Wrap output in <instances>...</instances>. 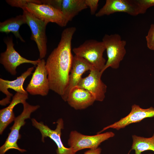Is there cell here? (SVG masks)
<instances>
[{"label": "cell", "instance_id": "6da1fadb", "mask_svg": "<svg viewBox=\"0 0 154 154\" xmlns=\"http://www.w3.org/2000/svg\"><path fill=\"white\" fill-rule=\"evenodd\" d=\"M76 30V27H72L62 31L57 47L46 62L50 89L61 98L68 85L73 57L71 52L72 40Z\"/></svg>", "mask_w": 154, "mask_h": 154}, {"label": "cell", "instance_id": "603a6c76", "mask_svg": "<svg viewBox=\"0 0 154 154\" xmlns=\"http://www.w3.org/2000/svg\"><path fill=\"white\" fill-rule=\"evenodd\" d=\"M85 3L90 10L91 15H94L96 14V12L98 6V0H85Z\"/></svg>", "mask_w": 154, "mask_h": 154}, {"label": "cell", "instance_id": "cb8c5ba5", "mask_svg": "<svg viewBox=\"0 0 154 154\" xmlns=\"http://www.w3.org/2000/svg\"><path fill=\"white\" fill-rule=\"evenodd\" d=\"M29 0H7L6 2L12 7L24 8Z\"/></svg>", "mask_w": 154, "mask_h": 154}, {"label": "cell", "instance_id": "ac0fdd59", "mask_svg": "<svg viewBox=\"0 0 154 154\" xmlns=\"http://www.w3.org/2000/svg\"><path fill=\"white\" fill-rule=\"evenodd\" d=\"M85 0H62L61 11L63 27L82 10L87 8Z\"/></svg>", "mask_w": 154, "mask_h": 154}, {"label": "cell", "instance_id": "30bf717a", "mask_svg": "<svg viewBox=\"0 0 154 154\" xmlns=\"http://www.w3.org/2000/svg\"><path fill=\"white\" fill-rule=\"evenodd\" d=\"M46 63L43 59H40L26 88V91L31 95L46 96L50 90Z\"/></svg>", "mask_w": 154, "mask_h": 154}, {"label": "cell", "instance_id": "7402d4cb", "mask_svg": "<svg viewBox=\"0 0 154 154\" xmlns=\"http://www.w3.org/2000/svg\"><path fill=\"white\" fill-rule=\"evenodd\" d=\"M145 38L147 47L154 50V23L151 25Z\"/></svg>", "mask_w": 154, "mask_h": 154}, {"label": "cell", "instance_id": "8fae6325", "mask_svg": "<svg viewBox=\"0 0 154 154\" xmlns=\"http://www.w3.org/2000/svg\"><path fill=\"white\" fill-rule=\"evenodd\" d=\"M102 73L94 68L88 76L81 78L77 86L89 91L96 101L100 102L104 100L107 88L106 85L101 79Z\"/></svg>", "mask_w": 154, "mask_h": 154}, {"label": "cell", "instance_id": "44dd1931", "mask_svg": "<svg viewBox=\"0 0 154 154\" xmlns=\"http://www.w3.org/2000/svg\"><path fill=\"white\" fill-rule=\"evenodd\" d=\"M138 15L145 13L148 9L154 6V0H134Z\"/></svg>", "mask_w": 154, "mask_h": 154}, {"label": "cell", "instance_id": "e0dca14e", "mask_svg": "<svg viewBox=\"0 0 154 154\" xmlns=\"http://www.w3.org/2000/svg\"><path fill=\"white\" fill-rule=\"evenodd\" d=\"M28 98V94L17 92L13 97L9 105L0 110V134H2L7 127L14 121L15 117L13 112L14 107L17 104H23Z\"/></svg>", "mask_w": 154, "mask_h": 154}, {"label": "cell", "instance_id": "4316f807", "mask_svg": "<svg viewBox=\"0 0 154 154\" xmlns=\"http://www.w3.org/2000/svg\"><path fill=\"white\" fill-rule=\"evenodd\" d=\"M129 153L127 154H129Z\"/></svg>", "mask_w": 154, "mask_h": 154}, {"label": "cell", "instance_id": "7a4b0ae2", "mask_svg": "<svg viewBox=\"0 0 154 154\" xmlns=\"http://www.w3.org/2000/svg\"><path fill=\"white\" fill-rule=\"evenodd\" d=\"M106 50L103 42L94 39L86 40L79 46L74 48L75 55L84 58L96 69L102 71L106 64V60L103 56Z\"/></svg>", "mask_w": 154, "mask_h": 154}, {"label": "cell", "instance_id": "d6986e66", "mask_svg": "<svg viewBox=\"0 0 154 154\" xmlns=\"http://www.w3.org/2000/svg\"><path fill=\"white\" fill-rule=\"evenodd\" d=\"M25 24L26 21L25 16L23 14L20 15L0 22V32L6 34L12 33L16 38L25 42V40L20 34L19 29L21 25Z\"/></svg>", "mask_w": 154, "mask_h": 154}, {"label": "cell", "instance_id": "d4e9b609", "mask_svg": "<svg viewBox=\"0 0 154 154\" xmlns=\"http://www.w3.org/2000/svg\"><path fill=\"white\" fill-rule=\"evenodd\" d=\"M102 149L100 147H98L95 149H90L86 151L84 154H100Z\"/></svg>", "mask_w": 154, "mask_h": 154}, {"label": "cell", "instance_id": "8992f818", "mask_svg": "<svg viewBox=\"0 0 154 154\" xmlns=\"http://www.w3.org/2000/svg\"><path fill=\"white\" fill-rule=\"evenodd\" d=\"M26 24L31 32V39L36 42L39 53L40 59L46 56L47 51V38L46 29L48 23L40 20L25 9H23Z\"/></svg>", "mask_w": 154, "mask_h": 154}, {"label": "cell", "instance_id": "9c48e42d", "mask_svg": "<svg viewBox=\"0 0 154 154\" xmlns=\"http://www.w3.org/2000/svg\"><path fill=\"white\" fill-rule=\"evenodd\" d=\"M29 0L23 9H25L37 19L48 23H55L63 27V16L61 10L46 4L33 3Z\"/></svg>", "mask_w": 154, "mask_h": 154}, {"label": "cell", "instance_id": "5b68a950", "mask_svg": "<svg viewBox=\"0 0 154 154\" xmlns=\"http://www.w3.org/2000/svg\"><path fill=\"white\" fill-rule=\"evenodd\" d=\"M112 132H107L93 135L83 134L76 131H71L68 144L76 153L85 149H95L101 143L115 136Z\"/></svg>", "mask_w": 154, "mask_h": 154}, {"label": "cell", "instance_id": "52a82bcc", "mask_svg": "<svg viewBox=\"0 0 154 154\" xmlns=\"http://www.w3.org/2000/svg\"><path fill=\"white\" fill-rule=\"evenodd\" d=\"M4 42L6 45V49L5 52L1 53L0 63L12 75H16V68L21 64L30 63L36 66L39 62L40 58L37 60H28L21 56L14 48L12 37H7L5 40Z\"/></svg>", "mask_w": 154, "mask_h": 154}, {"label": "cell", "instance_id": "ffe728a7", "mask_svg": "<svg viewBox=\"0 0 154 154\" xmlns=\"http://www.w3.org/2000/svg\"><path fill=\"white\" fill-rule=\"evenodd\" d=\"M133 142L131 150L135 154H141L144 151L150 150L154 152V133L151 137L146 138L134 135H132Z\"/></svg>", "mask_w": 154, "mask_h": 154}, {"label": "cell", "instance_id": "ba28073f", "mask_svg": "<svg viewBox=\"0 0 154 154\" xmlns=\"http://www.w3.org/2000/svg\"><path fill=\"white\" fill-rule=\"evenodd\" d=\"M31 120L33 125L40 132L42 142H44L45 138L48 137L55 143L57 147L56 151L57 154H76V152L72 148L65 147L61 140V131L64 127V121L62 118L57 120L56 127L54 130L50 129L43 122H39L34 118Z\"/></svg>", "mask_w": 154, "mask_h": 154}, {"label": "cell", "instance_id": "277c9868", "mask_svg": "<svg viewBox=\"0 0 154 154\" xmlns=\"http://www.w3.org/2000/svg\"><path fill=\"white\" fill-rule=\"evenodd\" d=\"M102 41L105 46L108 58L102 71L103 73L109 67L115 69L119 68L126 53V42L122 40L121 36L117 34L105 35Z\"/></svg>", "mask_w": 154, "mask_h": 154}, {"label": "cell", "instance_id": "484cf974", "mask_svg": "<svg viewBox=\"0 0 154 154\" xmlns=\"http://www.w3.org/2000/svg\"><path fill=\"white\" fill-rule=\"evenodd\" d=\"M151 154V153H149V154Z\"/></svg>", "mask_w": 154, "mask_h": 154}, {"label": "cell", "instance_id": "3957f363", "mask_svg": "<svg viewBox=\"0 0 154 154\" xmlns=\"http://www.w3.org/2000/svg\"><path fill=\"white\" fill-rule=\"evenodd\" d=\"M23 110L21 113L15 117L13 125L10 128V132L4 143L0 147V154H5L10 149H16L21 152L26 151L24 149L19 148L17 143L18 139L21 137L19 131L21 127L24 125L25 120L30 118L31 114L38 108L39 105H31L26 102L23 104Z\"/></svg>", "mask_w": 154, "mask_h": 154}, {"label": "cell", "instance_id": "5bb4252c", "mask_svg": "<svg viewBox=\"0 0 154 154\" xmlns=\"http://www.w3.org/2000/svg\"><path fill=\"white\" fill-rule=\"evenodd\" d=\"M34 67L28 68L21 76L15 80L10 81L0 78V91L5 94L6 97L0 101V105L5 106L11 102L13 94L8 91V89L13 90L17 92L27 94V92L23 88V85L26 78L31 74Z\"/></svg>", "mask_w": 154, "mask_h": 154}, {"label": "cell", "instance_id": "7c38bea8", "mask_svg": "<svg viewBox=\"0 0 154 154\" xmlns=\"http://www.w3.org/2000/svg\"><path fill=\"white\" fill-rule=\"evenodd\" d=\"M154 117V108L153 107L144 109L141 108L139 105L134 104L132 106L131 110L127 115L113 123L104 127L101 131L97 133V134L100 133L110 128L119 130L131 124L139 122L147 118Z\"/></svg>", "mask_w": 154, "mask_h": 154}, {"label": "cell", "instance_id": "2e32d148", "mask_svg": "<svg viewBox=\"0 0 154 154\" xmlns=\"http://www.w3.org/2000/svg\"><path fill=\"white\" fill-rule=\"evenodd\" d=\"M96 101L93 95L87 90L78 86L73 87L69 92L66 102L76 110L84 109Z\"/></svg>", "mask_w": 154, "mask_h": 154}, {"label": "cell", "instance_id": "9a60e30c", "mask_svg": "<svg viewBox=\"0 0 154 154\" xmlns=\"http://www.w3.org/2000/svg\"><path fill=\"white\" fill-rule=\"evenodd\" d=\"M117 12L126 13L133 16L138 15L134 0H106L104 5L95 15L99 17Z\"/></svg>", "mask_w": 154, "mask_h": 154}, {"label": "cell", "instance_id": "4fadbf2b", "mask_svg": "<svg viewBox=\"0 0 154 154\" xmlns=\"http://www.w3.org/2000/svg\"><path fill=\"white\" fill-rule=\"evenodd\" d=\"M94 68L93 66L84 58L75 55L73 56L68 86L62 97L64 101L66 102L69 92L73 87L77 86L83 74L87 71H90Z\"/></svg>", "mask_w": 154, "mask_h": 154}]
</instances>
